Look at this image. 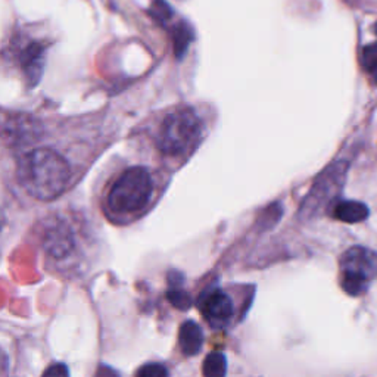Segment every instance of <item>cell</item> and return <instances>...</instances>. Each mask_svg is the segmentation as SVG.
<instances>
[{"label": "cell", "mask_w": 377, "mask_h": 377, "mask_svg": "<svg viewBox=\"0 0 377 377\" xmlns=\"http://www.w3.org/2000/svg\"><path fill=\"white\" fill-rule=\"evenodd\" d=\"M16 179L30 196L48 202L68 189L71 167L56 150L38 148L22 155L16 165Z\"/></svg>", "instance_id": "cell-1"}, {"label": "cell", "mask_w": 377, "mask_h": 377, "mask_svg": "<svg viewBox=\"0 0 377 377\" xmlns=\"http://www.w3.org/2000/svg\"><path fill=\"white\" fill-rule=\"evenodd\" d=\"M153 179L143 167L124 170L109 187L106 207L115 215H131L140 212L152 199Z\"/></svg>", "instance_id": "cell-2"}, {"label": "cell", "mask_w": 377, "mask_h": 377, "mask_svg": "<svg viewBox=\"0 0 377 377\" xmlns=\"http://www.w3.org/2000/svg\"><path fill=\"white\" fill-rule=\"evenodd\" d=\"M201 136V118L193 109L183 108L167 115L158 131L157 146L167 157H183L197 145Z\"/></svg>", "instance_id": "cell-3"}, {"label": "cell", "mask_w": 377, "mask_h": 377, "mask_svg": "<svg viewBox=\"0 0 377 377\" xmlns=\"http://www.w3.org/2000/svg\"><path fill=\"white\" fill-rule=\"evenodd\" d=\"M377 277V254L363 247L348 249L341 258V286L351 296L367 292Z\"/></svg>", "instance_id": "cell-4"}, {"label": "cell", "mask_w": 377, "mask_h": 377, "mask_svg": "<svg viewBox=\"0 0 377 377\" xmlns=\"http://www.w3.org/2000/svg\"><path fill=\"white\" fill-rule=\"evenodd\" d=\"M348 168L349 165L346 161H336L317 177L314 186L309 190L301 208V215L304 218L317 215L339 195L346 180Z\"/></svg>", "instance_id": "cell-5"}, {"label": "cell", "mask_w": 377, "mask_h": 377, "mask_svg": "<svg viewBox=\"0 0 377 377\" xmlns=\"http://www.w3.org/2000/svg\"><path fill=\"white\" fill-rule=\"evenodd\" d=\"M41 245L51 259L56 262L65 261L76 252V233L63 218H53L43 229Z\"/></svg>", "instance_id": "cell-6"}, {"label": "cell", "mask_w": 377, "mask_h": 377, "mask_svg": "<svg viewBox=\"0 0 377 377\" xmlns=\"http://www.w3.org/2000/svg\"><path fill=\"white\" fill-rule=\"evenodd\" d=\"M197 306L204 319L214 329L224 327L234 316V304L232 298L218 287L204 292L199 298Z\"/></svg>", "instance_id": "cell-7"}, {"label": "cell", "mask_w": 377, "mask_h": 377, "mask_svg": "<svg viewBox=\"0 0 377 377\" xmlns=\"http://www.w3.org/2000/svg\"><path fill=\"white\" fill-rule=\"evenodd\" d=\"M204 345V335L199 324L193 320H187L179 330V346L186 357H195L201 352Z\"/></svg>", "instance_id": "cell-8"}, {"label": "cell", "mask_w": 377, "mask_h": 377, "mask_svg": "<svg viewBox=\"0 0 377 377\" xmlns=\"http://www.w3.org/2000/svg\"><path fill=\"white\" fill-rule=\"evenodd\" d=\"M22 68L30 84H37L44 70V48L38 43H33L22 55Z\"/></svg>", "instance_id": "cell-9"}, {"label": "cell", "mask_w": 377, "mask_h": 377, "mask_svg": "<svg viewBox=\"0 0 377 377\" xmlns=\"http://www.w3.org/2000/svg\"><path fill=\"white\" fill-rule=\"evenodd\" d=\"M334 217L344 223H360L368 217V208L363 202L341 201L334 208Z\"/></svg>", "instance_id": "cell-10"}, {"label": "cell", "mask_w": 377, "mask_h": 377, "mask_svg": "<svg viewBox=\"0 0 377 377\" xmlns=\"http://www.w3.org/2000/svg\"><path fill=\"white\" fill-rule=\"evenodd\" d=\"M204 377H226L227 374V360L224 353L211 352L205 357L202 364Z\"/></svg>", "instance_id": "cell-11"}, {"label": "cell", "mask_w": 377, "mask_h": 377, "mask_svg": "<svg viewBox=\"0 0 377 377\" xmlns=\"http://www.w3.org/2000/svg\"><path fill=\"white\" fill-rule=\"evenodd\" d=\"M179 282H182V279ZM179 282L175 280V283H174L172 280H170V289L167 292V298L171 302V305L175 306L177 309L187 311V309L192 306V298L179 284Z\"/></svg>", "instance_id": "cell-12"}, {"label": "cell", "mask_w": 377, "mask_h": 377, "mask_svg": "<svg viewBox=\"0 0 377 377\" xmlns=\"http://www.w3.org/2000/svg\"><path fill=\"white\" fill-rule=\"evenodd\" d=\"M361 65L368 73H374L377 70V43L367 44L361 52Z\"/></svg>", "instance_id": "cell-13"}, {"label": "cell", "mask_w": 377, "mask_h": 377, "mask_svg": "<svg viewBox=\"0 0 377 377\" xmlns=\"http://www.w3.org/2000/svg\"><path fill=\"white\" fill-rule=\"evenodd\" d=\"M192 38V34L189 33V27L187 26H179L175 29V33H174V46H175V53L182 56L186 51V48L189 46V41Z\"/></svg>", "instance_id": "cell-14"}, {"label": "cell", "mask_w": 377, "mask_h": 377, "mask_svg": "<svg viewBox=\"0 0 377 377\" xmlns=\"http://www.w3.org/2000/svg\"><path fill=\"white\" fill-rule=\"evenodd\" d=\"M136 377H168V370L160 363H148L138 370Z\"/></svg>", "instance_id": "cell-15"}, {"label": "cell", "mask_w": 377, "mask_h": 377, "mask_svg": "<svg viewBox=\"0 0 377 377\" xmlns=\"http://www.w3.org/2000/svg\"><path fill=\"white\" fill-rule=\"evenodd\" d=\"M41 377H70L68 367L62 363H56L49 366L46 370H44Z\"/></svg>", "instance_id": "cell-16"}, {"label": "cell", "mask_w": 377, "mask_h": 377, "mask_svg": "<svg viewBox=\"0 0 377 377\" xmlns=\"http://www.w3.org/2000/svg\"><path fill=\"white\" fill-rule=\"evenodd\" d=\"M374 83H376V84H377V70H376V71H374Z\"/></svg>", "instance_id": "cell-17"}, {"label": "cell", "mask_w": 377, "mask_h": 377, "mask_svg": "<svg viewBox=\"0 0 377 377\" xmlns=\"http://www.w3.org/2000/svg\"><path fill=\"white\" fill-rule=\"evenodd\" d=\"M374 34L377 36V22H376V24H374Z\"/></svg>", "instance_id": "cell-18"}]
</instances>
